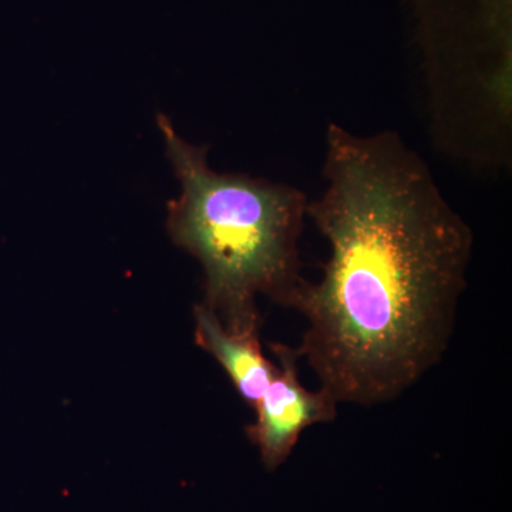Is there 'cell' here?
Listing matches in <instances>:
<instances>
[{"label":"cell","mask_w":512,"mask_h":512,"mask_svg":"<svg viewBox=\"0 0 512 512\" xmlns=\"http://www.w3.org/2000/svg\"><path fill=\"white\" fill-rule=\"evenodd\" d=\"M323 177L308 218L330 255L293 308L308 323L295 350L336 403H389L446 352L473 231L396 131L330 124Z\"/></svg>","instance_id":"cell-1"},{"label":"cell","mask_w":512,"mask_h":512,"mask_svg":"<svg viewBox=\"0 0 512 512\" xmlns=\"http://www.w3.org/2000/svg\"><path fill=\"white\" fill-rule=\"evenodd\" d=\"M157 124L181 185L168 204V234L204 268L202 305L228 332L259 335L256 298L293 309L308 282L299 259L308 198L293 185L218 173L208 147L183 140L164 114Z\"/></svg>","instance_id":"cell-2"},{"label":"cell","mask_w":512,"mask_h":512,"mask_svg":"<svg viewBox=\"0 0 512 512\" xmlns=\"http://www.w3.org/2000/svg\"><path fill=\"white\" fill-rule=\"evenodd\" d=\"M431 76H470L473 92L511 84L512 0H412ZM460 82V86H461Z\"/></svg>","instance_id":"cell-3"},{"label":"cell","mask_w":512,"mask_h":512,"mask_svg":"<svg viewBox=\"0 0 512 512\" xmlns=\"http://www.w3.org/2000/svg\"><path fill=\"white\" fill-rule=\"evenodd\" d=\"M278 359L275 376L256 404V420L248 427L249 439L261 451L266 470L274 471L291 456L303 431L330 423L338 416L336 400L325 390L306 389L299 380V356L282 343L271 345Z\"/></svg>","instance_id":"cell-4"},{"label":"cell","mask_w":512,"mask_h":512,"mask_svg":"<svg viewBox=\"0 0 512 512\" xmlns=\"http://www.w3.org/2000/svg\"><path fill=\"white\" fill-rule=\"evenodd\" d=\"M194 315L197 345L218 360L239 394L256 406L276 373V366L262 352L259 335L228 332L202 303Z\"/></svg>","instance_id":"cell-5"}]
</instances>
